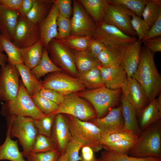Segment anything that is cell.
<instances>
[{
	"instance_id": "f1b7e54d",
	"label": "cell",
	"mask_w": 161,
	"mask_h": 161,
	"mask_svg": "<svg viewBox=\"0 0 161 161\" xmlns=\"http://www.w3.org/2000/svg\"><path fill=\"white\" fill-rule=\"evenodd\" d=\"M123 49L106 47L99 54L96 59L102 67L120 65Z\"/></svg>"
},
{
	"instance_id": "4fadbf2b",
	"label": "cell",
	"mask_w": 161,
	"mask_h": 161,
	"mask_svg": "<svg viewBox=\"0 0 161 161\" xmlns=\"http://www.w3.org/2000/svg\"><path fill=\"white\" fill-rule=\"evenodd\" d=\"M131 14L129 11L112 2L110 0L101 22L114 26L126 34L136 37L137 35L131 24Z\"/></svg>"
},
{
	"instance_id": "e575fe53",
	"label": "cell",
	"mask_w": 161,
	"mask_h": 161,
	"mask_svg": "<svg viewBox=\"0 0 161 161\" xmlns=\"http://www.w3.org/2000/svg\"><path fill=\"white\" fill-rule=\"evenodd\" d=\"M101 160L103 161H161V158L152 157H136L105 150L102 152Z\"/></svg>"
},
{
	"instance_id": "5b68a950",
	"label": "cell",
	"mask_w": 161,
	"mask_h": 161,
	"mask_svg": "<svg viewBox=\"0 0 161 161\" xmlns=\"http://www.w3.org/2000/svg\"><path fill=\"white\" fill-rule=\"evenodd\" d=\"M1 113L7 117L19 116L30 117L34 120L45 115L37 107L21 81L17 95L14 99L3 104Z\"/></svg>"
},
{
	"instance_id": "e0dca14e",
	"label": "cell",
	"mask_w": 161,
	"mask_h": 161,
	"mask_svg": "<svg viewBox=\"0 0 161 161\" xmlns=\"http://www.w3.org/2000/svg\"><path fill=\"white\" fill-rule=\"evenodd\" d=\"M72 137L67 117L63 114H56L51 137L55 149L61 153L64 152L66 145Z\"/></svg>"
},
{
	"instance_id": "ac0fdd59",
	"label": "cell",
	"mask_w": 161,
	"mask_h": 161,
	"mask_svg": "<svg viewBox=\"0 0 161 161\" xmlns=\"http://www.w3.org/2000/svg\"><path fill=\"white\" fill-rule=\"evenodd\" d=\"M59 13L57 6L53 3L47 16L39 24L40 40L44 48H47L49 42L58 36L57 19Z\"/></svg>"
},
{
	"instance_id": "484cf974",
	"label": "cell",
	"mask_w": 161,
	"mask_h": 161,
	"mask_svg": "<svg viewBox=\"0 0 161 161\" xmlns=\"http://www.w3.org/2000/svg\"><path fill=\"white\" fill-rule=\"evenodd\" d=\"M24 157L22 152L19 151L18 141L13 140L7 133L4 142L0 145V161L4 160L27 161Z\"/></svg>"
},
{
	"instance_id": "f546056e",
	"label": "cell",
	"mask_w": 161,
	"mask_h": 161,
	"mask_svg": "<svg viewBox=\"0 0 161 161\" xmlns=\"http://www.w3.org/2000/svg\"><path fill=\"white\" fill-rule=\"evenodd\" d=\"M31 71L39 80L48 73L63 71L51 61L46 48H44L42 56L39 63L31 69Z\"/></svg>"
},
{
	"instance_id": "d590c367",
	"label": "cell",
	"mask_w": 161,
	"mask_h": 161,
	"mask_svg": "<svg viewBox=\"0 0 161 161\" xmlns=\"http://www.w3.org/2000/svg\"><path fill=\"white\" fill-rule=\"evenodd\" d=\"M0 41L4 51L7 55L8 63L14 65L23 64L21 57L19 48L13 42L0 34Z\"/></svg>"
},
{
	"instance_id": "74e56055",
	"label": "cell",
	"mask_w": 161,
	"mask_h": 161,
	"mask_svg": "<svg viewBox=\"0 0 161 161\" xmlns=\"http://www.w3.org/2000/svg\"><path fill=\"white\" fill-rule=\"evenodd\" d=\"M148 0H111L136 16L141 18L143 10Z\"/></svg>"
},
{
	"instance_id": "816d5d0a",
	"label": "cell",
	"mask_w": 161,
	"mask_h": 161,
	"mask_svg": "<svg viewBox=\"0 0 161 161\" xmlns=\"http://www.w3.org/2000/svg\"><path fill=\"white\" fill-rule=\"evenodd\" d=\"M105 47L101 43L92 38L87 51L93 58L96 59L99 54Z\"/></svg>"
},
{
	"instance_id": "94428289",
	"label": "cell",
	"mask_w": 161,
	"mask_h": 161,
	"mask_svg": "<svg viewBox=\"0 0 161 161\" xmlns=\"http://www.w3.org/2000/svg\"><path fill=\"white\" fill-rule=\"evenodd\" d=\"M99 161H103L101 160H99Z\"/></svg>"
},
{
	"instance_id": "c3c4849f",
	"label": "cell",
	"mask_w": 161,
	"mask_h": 161,
	"mask_svg": "<svg viewBox=\"0 0 161 161\" xmlns=\"http://www.w3.org/2000/svg\"><path fill=\"white\" fill-rule=\"evenodd\" d=\"M42 96L56 103L59 106L64 101L65 96L57 92L43 88L38 93Z\"/></svg>"
},
{
	"instance_id": "1f68e13d",
	"label": "cell",
	"mask_w": 161,
	"mask_h": 161,
	"mask_svg": "<svg viewBox=\"0 0 161 161\" xmlns=\"http://www.w3.org/2000/svg\"><path fill=\"white\" fill-rule=\"evenodd\" d=\"M99 66L78 75V79L86 88L91 90L105 86Z\"/></svg>"
},
{
	"instance_id": "7a4b0ae2",
	"label": "cell",
	"mask_w": 161,
	"mask_h": 161,
	"mask_svg": "<svg viewBox=\"0 0 161 161\" xmlns=\"http://www.w3.org/2000/svg\"><path fill=\"white\" fill-rule=\"evenodd\" d=\"M7 133L12 137L18 139L22 147L23 155L27 158L30 153L38 134L34 124V119L30 117L12 116L7 117Z\"/></svg>"
},
{
	"instance_id": "ffe728a7",
	"label": "cell",
	"mask_w": 161,
	"mask_h": 161,
	"mask_svg": "<svg viewBox=\"0 0 161 161\" xmlns=\"http://www.w3.org/2000/svg\"><path fill=\"white\" fill-rule=\"evenodd\" d=\"M140 127L144 130L150 125L160 120L161 118V95L151 101L137 114Z\"/></svg>"
},
{
	"instance_id": "f907efd6",
	"label": "cell",
	"mask_w": 161,
	"mask_h": 161,
	"mask_svg": "<svg viewBox=\"0 0 161 161\" xmlns=\"http://www.w3.org/2000/svg\"><path fill=\"white\" fill-rule=\"evenodd\" d=\"M144 46L154 54L161 52V37L151 38L142 42Z\"/></svg>"
},
{
	"instance_id": "44dd1931",
	"label": "cell",
	"mask_w": 161,
	"mask_h": 161,
	"mask_svg": "<svg viewBox=\"0 0 161 161\" xmlns=\"http://www.w3.org/2000/svg\"><path fill=\"white\" fill-rule=\"evenodd\" d=\"M99 68L105 87L112 89H121L127 77L120 65L106 67L99 66Z\"/></svg>"
},
{
	"instance_id": "681fc988",
	"label": "cell",
	"mask_w": 161,
	"mask_h": 161,
	"mask_svg": "<svg viewBox=\"0 0 161 161\" xmlns=\"http://www.w3.org/2000/svg\"><path fill=\"white\" fill-rule=\"evenodd\" d=\"M161 14L150 27L146 35L141 41L161 36Z\"/></svg>"
},
{
	"instance_id": "8fae6325",
	"label": "cell",
	"mask_w": 161,
	"mask_h": 161,
	"mask_svg": "<svg viewBox=\"0 0 161 161\" xmlns=\"http://www.w3.org/2000/svg\"><path fill=\"white\" fill-rule=\"evenodd\" d=\"M19 73L15 65L8 63L0 69V101L7 102L16 97L20 88Z\"/></svg>"
},
{
	"instance_id": "8d00e7d4",
	"label": "cell",
	"mask_w": 161,
	"mask_h": 161,
	"mask_svg": "<svg viewBox=\"0 0 161 161\" xmlns=\"http://www.w3.org/2000/svg\"><path fill=\"white\" fill-rule=\"evenodd\" d=\"M56 114L54 113L34 120V124L38 134L51 137Z\"/></svg>"
},
{
	"instance_id": "f5cc1de1",
	"label": "cell",
	"mask_w": 161,
	"mask_h": 161,
	"mask_svg": "<svg viewBox=\"0 0 161 161\" xmlns=\"http://www.w3.org/2000/svg\"><path fill=\"white\" fill-rule=\"evenodd\" d=\"M23 0H0V5L10 10L19 12Z\"/></svg>"
},
{
	"instance_id": "52a82bcc",
	"label": "cell",
	"mask_w": 161,
	"mask_h": 161,
	"mask_svg": "<svg viewBox=\"0 0 161 161\" xmlns=\"http://www.w3.org/2000/svg\"><path fill=\"white\" fill-rule=\"evenodd\" d=\"M92 38L106 47L123 49L136 41V37L129 36L116 27L103 22L96 24Z\"/></svg>"
},
{
	"instance_id": "277c9868",
	"label": "cell",
	"mask_w": 161,
	"mask_h": 161,
	"mask_svg": "<svg viewBox=\"0 0 161 161\" xmlns=\"http://www.w3.org/2000/svg\"><path fill=\"white\" fill-rule=\"evenodd\" d=\"M121 93V89H112L103 86L75 94L89 101L95 111L97 118H100L118 104Z\"/></svg>"
},
{
	"instance_id": "836d02e7",
	"label": "cell",
	"mask_w": 161,
	"mask_h": 161,
	"mask_svg": "<svg viewBox=\"0 0 161 161\" xmlns=\"http://www.w3.org/2000/svg\"><path fill=\"white\" fill-rule=\"evenodd\" d=\"M161 14V1L148 0L142 12L143 20L151 27Z\"/></svg>"
},
{
	"instance_id": "7bdbcfd3",
	"label": "cell",
	"mask_w": 161,
	"mask_h": 161,
	"mask_svg": "<svg viewBox=\"0 0 161 161\" xmlns=\"http://www.w3.org/2000/svg\"><path fill=\"white\" fill-rule=\"evenodd\" d=\"M135 143L134 141L123 140L104 145L102 147L106 150L128 155Z\"/></svg>"
},
{
	"instance_id": "4316f807",
	"label": "cell",
	"mask_w": 161,
	"mask_h": 161,
	"mask_svg": "<svg viewBox=\"0 0 161 161\" xmlns=\"http://www.w3.org/2000/svg\"><path fill=\"white\" fill-rule=\"evenodd\" d=\"M96 24L102 21L110 0H78Z\"/></svg>"
},
{
	"instance_id": "cb8c5ba5",
	"label": "cell",
	"mask_w": 161,
	"mask_h": 161,
	"mask_svg": "<svg viewBox=\"0 0 161 161\" xmlns=\"http://www.w3.org/2000/svg\"><path fill=\"white\" fill-rule=\"evenodd\" d=\"M15 66L21 77L24 86L31 97L38 93L43 88L42 81L38 80L31 69L24 64Z\"/></svg>"
},
{
	"instance_id": "2e32d148",
	"label": "cell",
	"mask_w": 161,
	"mask_h": 161,
	"mask_svg": "<svg viewBox=\"0 0 161 161\" xmlns=\"http://www.w3.org/2000/svg\"><path fill=\"white\" fill-rule=\"evenodd\" d=\"M90 121L102 131L103 136L124 131V122L121 106L111 109L103 117H96Z\"/></svg>"
},
{
	"instance_id": "bcb514c9",
	"label": "cell",
	"mask_w": 161,
	"mask_h": 161,
	"mask_svg": "<svg viewBox=\"0 0 161 161\" xmlns=\"http://www.w3.org/2000/svg\"><path fill=\"white\" fill-rule=\"evenodd\" d=\"M58 34L56 38L61 39L69 36L71 32V25L70 19L67 18L59 13L57 19Z\"/></svg>"
},
{
	"instance_id": "ee69618b",
	"label": "cell",
	"mask_w": 161,
	"mask_h": 161,
	"mask_svg": "<svg viewBox=\"0 0 161 161\" xmlns=\"http://www.w3.org/2000/svg\"><path fill=\"white\" fill-rule=\"evenodd\" d=\"M138 137L128 131H123L103 136L100 143L103 145L114 142L126 140L136 142Z\"/></svg>"
},
{
	"instance_id": "91938a15",
	"label": "cell",
	"mask_w": 161,
	"mask_h": 161,
	"mask_svg": "<svg viewBox=\"0 0 161 161\" xmlns=\"http://www.w3.org/2000/svg\"><path fill=\"white\" fill-rule=\"evenodd\" d=\"M99 161V160H97L96 159L93 161ZM80 161H83V160H81Z\"/></svg>"
},
{
	"instance_id": "d6a6232c",
	"label": "cell",
	"mask_w": 161,
	"mask_h": 161,
	"mask_svg": "<svg viewBox=\"0 0 161 161\" xmlns=\"http://www.w3.org/2000/svg\"><path fill=\"white\" fill-rule=\"evenodd\" d=\"M92 38L70 35L66 38L58 40L72 51H83L88 50Z\"/></svg>"
},
{
	"instance_id": "30bf717a",
	"label": "cell",
	"mask_w": 161,
	"mask_h": 161,
	"mask_svg": "<svg viewBox=\"0 0 161 161\" xmlns=\"http://www.w3.org/2000/svg\"><path fill=\"white\" fill-rule=\"evenodd\" d=\"M55 113L69 115L83 121L90 120L97 117L93 107L75 93L65 96L64 102L59 106Z\"/></svg>"
},
{
	"instance_id": "9a60e30c",
	"label": "cell",
	"mask_w": 161,
	"mask_h": 161,
	"mask_svg": "<svg viewBox=\"0 0 161 161\" xmlns=\"http://www.w3.org/2000/svg\"><path fill=\"white\" fill-rule=\"evenodd\" d=\"M121 89L122 95L135 108L137 114L150 102L141 86L132 77L126 78Z\"/></svg>"
},
{
	"instance_id": "6da1fadb",
	"label": "cell",
	"mask_w": 161,
	"mask_h": 161,
	"mask_svg": "<svg viewBox=\"0 0 161 161\" xmlns=\"http://www.w3.org/2000/svg\"><path fill=\"white\" fill-rule=\"evenodd\" d=\"M154 53L141 47L137 68L132 77L140 84L150 102L156 98L161 90V76L154 60Z\"/></svg>"
},
{
	"instance_id": "d4e9b609",
	"label": "cell",
	"mask_w": 161,
	"mask_h": 161,
	"mask_svg": "<svg viewBox=\"0 0 161 161\" xmlns=\"http://www.w3.org/2000/svg\"><path fill=\"white\" fill-rule=\"evenodd\" d=\"M44 48L40 40L30 47L19 48L23 64L30 69L35 66L41 59Z\"/></svg>"
},
{
	"instance_id": "9f6ffc18",
	"label": "cell",
	"mask_w": 161,
	"mask_h": 161,
	"mask_svg": "<svg viewBox=\"0 0 161 161\" xmlns=\"http://www.w3.org/2000/svg\"><path fill=\"white\" fill-rule=\"evenodd\" d=\"M7 56L3 54L0 55V66L1 67L4 66L7 64Z\"/></svg>"
},
{
	"instance_id": "8992f818",
	"label": "cell",
	"mask_w": 161,
	"mask_h": 161,
	"mask_svg": "<svg viewBox=\"0 0 161 161\" xmlns=\"http://www.w3.org/2000/svg\"><path fill=\"white\" fill-rule=\"evenodd\" d=\"M67 117L72 137L91 147L94 152L103 148L100 142L103 133L99 128L90 121H82L69 115Z\"/></svg>"
},
{
	"instance_id": "7dc6e473",
	"label": "cell",
	"mask_w": 161,
	"mask_h": 161,
	"mask_svg": "<svg viewBox=\"0 0 161 161\" xmlns=\"http://www.w3.org/2000/svg\"><path fill=\"white\" fill-rule=\"evenodd\" d=\"M53 2L57 6L59 13L70 19L72 14V1L71 0H54Z\"/></svg>"
},
{
	"instance_id": "60d3db41",
	"label": "cell",
	"mask_w": 161,
	"mask_h": 161,
	"mask_svg": "<svg viewBox=\"0 0 161 161\" xmlns=\"http://www.w3.org/2000/svg\"><path fill=\"white\" fill-rule=\"evenodd\" d=\"M85 145L83 143L72 137L66 146L65 152L66 154L69 161H80L82 160L79 155V151Z\"/></svg>"
},
{
	"instance_id": "ba28073f",
	"label": "cell",
	"mask_w": 161,
	"mask_h": 161,
	"mask_svg": "<svg viewBox=\"0 0 161 161\" xmlns=\"http://www.w3.org/2000/svg\"><path fill=\"white\" fill-rule=\"evenodd\" d=\"M46 48L50 59L56 66L65 73L78 78L79 74L72 50L56 38L52 40Z\"/></svg>"
},
{
	"instance_id": "680465c9",
	"label": "cell",
	"mask_w": 161,
	"mask_h": 161,
	"mask_svg": "<svg viewBox=\"0 0 161 161\" xmlns=\"http://www.w3.org/2000/svg\"><path fill=\"white\" fill-rule=\"evenodd\" d=\"M4 51L0 41V55L3 54V52Z\"/></svg>"
},
{
	"instance_id": "ab89813d",
	"label": "cell",
	"mask_w": 161,
	"mask_h": 161,
	"mask_svg": "<svg viewBox=\"0 0 161 161\" xmlns=\"http://www.w3.org/2000/svg\"><path fill=\"white\" fill-rule=\"evenodd\" d=\"M55 149L51 137L38 134L30 153L45 152Z\"/></svg>"
},
{
	"instance_id": "11a10c76",
	"label": "cell",
	"mask_w": 161,
	"mask_h": 161,
	"mask_svg": "<svg viewBox=\"0 0 161 161\" xmlns=\"http://www.w3.org/2000/svg\"><path fill=\"white\" fill-rule=\"evenodd\" d=\"M34 0H23L21 7L19 11L21 15L26 17L31 10Z\"/></svg>"
},
{
	"instance_id": "5bb4252c",
	"label": "cell",
	"mask_w": 161,
	"mask_h": 161,
	"mask_svg": "<svg viewBox=\"0 0 161 161\" xmlns=\"http://www.w3.org/2000/svg\"><path fill=\"white\" fill-rule=\"evenodd\" d=\"M40 39L39 25L21 15L14 31L13 43L19 48H23L33 45Z\"/></svg>"
},
{
	"instance_id": "603a6c76",
	"label": "cell",
	"mask_w": 161,
	"mask_h": 161,
	"mask_svg": "<svg viewBox=\"0 0 161 161\" xmlns=\"http://www.w3.org/2000/svg\"><path fill=\"white\" fill-rule=\"evenodd\" d=\"M120 101L124 122L123 130L131 132L138 137L142 131L140 127L137 120V112L123 95L121 96Z\"/></svg>"
},
{
	"instance_id": "4dcf8cb0",
	"label": "cell",
	"mask_w": 161,
	"mask_h": 161,
	"mask_svg": "<svg viewBox=\"0 0 161 161\" xmlns=\"http://www.w3.org/2000/svg\"><path fill=\"white\" fill-rule=\"evenodd\" d=\"M72 51L79 74L100 66L97 60L93 58L87 51Z\"/></svg>"
},
{
	"instance_id": "f35d334b",
	"label": "cell",
	"mask_w": 161,
	"mask_h": 161,
	"mask_svg": "<svg viewBox=\"0 0 161 161\" xmlns=\"http://www.w3.org/2000/svg\"><path fill=\"white\" fill-rule=\"evenodd\" d=\"M31 97L37 107L45 115L55 113L58 109V105L42 96L38 93Z\"/></svg>"
},
{
	"instance_id": "b9f144b4",
	"label": "cell",
	"mask_w": 161,
	"mask_h": 161,
	"mask_svg": "<svg viewBox=\"0 0 161 161\" xmlns=\"http://www.w3.org/2000/svg\"><path fill=\"white\" fill-rule=\"evenodd\" d=\"M131 26L138 36V40L141 41L150 27L141 17L132 13L130 20Z\"/></svg>"
},
{
	"instance_id": "f6af8a7d",
	"label": "cell",
	"mask_w": 161,
	"mask_h": 161,
	"mask_svg": "<svg viewBox=\"0 0 161 161\" xmlns=\"http://www.w3.org/2000/svg\"><path fill=\"white\" fill-rule=\"evenodd\" d=\"M61 153L56 149L37 153H30L26 158L27 161H57Z\"/></svg>"
},
{
	"instance_id": "83f0119b",
	"label": "cell",
	"mask_w": 161,
	"mask_h": 161,
	"mask_svg": "<svg viewBox=\"0 0 161 161\" xmlns=\"http://www.w3.org/2000/svg\"><path fill=\"white\" fill-rule=\"evenodd\" d=\"M53 4V0H34L26 18L32 23L39 25L47 16Z\"/></svg>"
},
{
	"instance_id": "7402d4cb",
	"label": "cell",
	"mask_w": 161,
	"mask_h": 161,
	"mask_svg": "<svg viewBox=\"0 0 161 161\" xmlns=\"http://www.w3.org/2000/svg\"><path fill=\"white\" fill-rule=\"evenodd\" d=\"M20 17L19 12L0 5V34L13 42L14 31Z\"/></svg>"
},
{
	"instance_id": "9c48e42d",
	"label": "cell",
	"mask_w": 161,
	"mask_h": 161,
	"mask_svg": "<svg viewBox=\"0 0 161 161\" xmlns=\"http://www.w3.org/2000/svg\"><path fill=\"white\" fill-rule=\"evenodd\" d=\"M42 87L55 91L66 96L86 90L77 78L63 71L49 73L42 81Z\"/></svg>"
},
{
	"instance_id": "d6986e66",
	"label": "cell",
	"mask_w": 161,
	"mask_h": 161,
	"mask_svg": "<svg viewBox=\"0 0 161 161\" xmlns=\"http://www.w3.org/2000/svg\"><path fill=\"white\" fill-rule=\"evenodd\" d=\"M142 43L137 40L123 50L120 65L125 71L127 78L131 77L137 68Z\"/></svg>"
},
{
	"instance_id": "3957f363",
	"label": "cell",
	"mask_w": 161,
	"mask_h": 161,
	"mask_svg": "<svg viewBox=\"0 0 161 161\" xmlns=\"http://www.w3.org/2000/svg\"><path fill=\"white\" fill-rule=\"evenodd\" d=\"M138 137L129 154L134 157L161 158L160 120L144 130Z\"/></svg>"
},
{
	"instance_id": "db71d44e",
	"label": "cell",
	"mask_w": 161,
	"mask_h": 161,
	"mask_svg": "<svg viewBox=\"0 0 161 161\" xmlns=\"http://www.w3.org/2000/svg\"><path fill=\"white\" fill-rule=\"evenodd\" d=\"M94 151L92 149L87 145H84L81 148V157L84 161H93L95 159Z\"/></svg>"
},
{
	"instance_id": "7c38bea8",
	"label": "cell",
	"mask_w": 161,
	"mask_h": 161,
	"mask_svg": "<svg viewBox=\"0 0 161 161\" xmlns=\"http://www.w3.org/2000/svg\"><path fill=\"white\" fill-rule=\"evenodd\" d=\"M73 12L70 19V35L92 37L96 24L79 0L72 1Z\"/></svg>"
},
{
	"instance_id": "6f0895ef",
	"label": "cell",
	"mask_w": 161,
	"mask_h": 161,
	"mask_svg": "<svg viewBox=\"0 0 161 161\" xmlns=\"http://www.w3.org/2000/svg\"><path fill=\"white\" fill-rule=\"evenodd\" d=\"M57 161H69L67 155L65 152L62 153L60 154Z\"/></svg>"
}]
</instances>
